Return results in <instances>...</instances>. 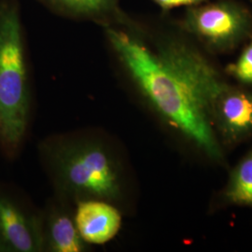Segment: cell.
I'll list each match as a JSON object with an SVG mask.
<instances>
[{
    "mask_svg": "<svg viewBox=\"0 0 252 252\" xmlns=\"http://www.w3.org/2000/svg\"><path fill=\"white\" fill-rule=\"evenodd\" d=\"M107 33L119 59L156 111L200 150L219 158L212 121L200 100L216 69L184 43L171 41L153 52L125 32L108 29Z\"/></svg>",
    "mask_w": 252,
    "mask_h": 252,
    "instance_id": "1",
    "label": "cell"
},
{
    "mask_svg": "<svg viewBox=\"0 0 252 252\" xmlns=\"http://www.w3.org/2000/svg\"><path fill=\"white\" fill-rule=\"evenodd\" d=\"M46 153L56 187L65 197L111 204L122 198V168L114 153L103 142L67 139L52 145Z\"/></svg>",
    "mask_w": 252,
    "mask_h": 252,
    "instance_id": "2",
    "label": "cell"
},
{
    "mask_svg": "<svg viewBox=\"0 0 252 252\" xmlns=\"http://www.w3.org/2000/svg\"><path fill=\"white\" fill-rule=\"evenodd\" d=\"M30 115L22 27L13 6L0 7V145L9 156L18 152Z\"/></svg>",
    "mask_w": 252,
    "mask_h": 252,
    "instance_id": "3",
    "label": "cell"
},
{
    "mask_svg": "<svg viewBox=\"0 0 252 252\" xmlns=\"http://www.w3.org/2000/svg\"><path fill=\"white\" fill-rule=\"evenodd\" d=\"M43 252L42 217L0 195V252Z\"/></svg>",
    "mask_w": 252,
    "mask_h": 252,
    "instance_id": "4",
    "label": "cell"
},
{
    "mask_svg": "<svg viewBox=\"0 0 252 252\" xmlns=\"http://www.w3.org/2000/svg\"><path fill=\"white\" fill-rule=\"evenodd\" d=\"M189 28L215 45H230L247 32L250 21L242 9L219 3L192 9L187 20Z\"/></svg>",
    "mask_w": 252,
    "mask_h": 252,
    "instance_id": "5",
    "label": "cell"
},
{
    "mask_svg": "<svg viewBox=\"0 0 252 252\" xmlns=\"http://www.w3.org/2000/svg\"><path fill=\"white\" fill-rule=\"evenodd\" d=\"M74 220L87 244L108 243L117 235L122 215L111 203L102 200H83L77 204Z\"/></svg>",
    "mask_w": 252,
    "mask_h": 252,
    "instance_id": "6",
    "label": "cell"
},
{
    "mask_svg": "<svg viewBox=\"0 0 252 252\" xmlns=\"http://www.w3.org/2000/svg\"><path fill=\"white\" fill-rule=\"evenodd\" d=\"M43 251L52 252H81L87 243L82 239L75 224L74 216L62 207L52 206L42 218Z\"/></svg>",
    "mask_w": 252,
    "mask_h": 252,
    "instance_id": "7",
    "label": "cell"
},
{
    "mask_svg": "<svg viewBox=\"0 0 252 252\" xmlns=\"http://www.w3.org/2000/svg\"><path fill=\"white\" fill-rule=\"evenodd\" d=\"M212 120L229 137H237L252 129V95L229 89L221 97Z\"/></svg>",
    "mask_w": 252,
    "mask_h": 252,
    "instance_id": "8",
    "label": "cell"
},
{
    "mask_svg": "<svg viewBox=\"0 0 252 252\" xmlns=\"http://www.w3.org/2000/svg\"><path fill=\"white\" fill-rule=\"evenodd\" d=\"M226 195L235 204L252 206V153L237 167Z\"/></svg>",
    "mask_w": 252,
    "mask_h": 252,
    "instance_id": "9",
    "label": "cell"
},
{
    "mask_svg": "<svg viewBox=\"0 0 252 252\" xmlns=\"http://www.w3.org/2000/svg\"><path fill=\"white\" fill-rule=\"evenodd\" d=\"M58 8L80 15L101 14L112 8L116 0H48Z\"/></svg>",
    "mask_w": 252,
    "mask_h": 252,
    "instance_id": "10",
    "label": "cell"
},
{
    "mask_svg": "<svg viewBox=\"0 0 252 252\" xmlns=\"http://www.w3.org/2000/svg\"><path fill=\"white\" fill-rule=\"evenodd\" d=\"M230 71L244 83H252V41L244 50L236 63L230 67Z\"/></svg>",
    "mask_w": 252,
    "mask_h": 252,
    "instance_id": "11",
    "label": "cell"
},
{
    "mask_svg": "<svg viewBox=\"0 0 252 252\" xmlns=\"http://www.w3.org/2000/svg\"><path fill=\"white\" fill-rule=\"evenodd\" d=\"M164 9H172L180 6H188V5H196L205 0H154Z\"/></svg>",
    "mask_w": 252,
    "mask_h": 252,
    "instance_id": "12",
    "label": "cell"
}]
</instances>
